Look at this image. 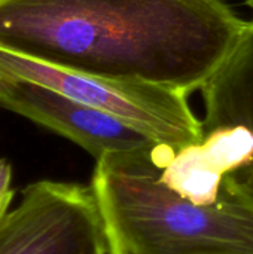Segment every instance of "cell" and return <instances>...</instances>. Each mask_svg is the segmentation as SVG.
Masks as SVG:
<instances>
[{"label":"cell","instance_id":"cell-1","mask_svg":"<svg viewBox=\"0 0 253 254\" xmlns=\"http://www.w3.org/2000/svg\"><path fill=\"white\" fill-rule=\"evenodd\" d=\"M249 22L225 0H0V48L75 71L191 94Z\"/></svg>","mask_w":253,"mask_h":254},{"label":"cell","instance_id":"cell-2","mask_svg":"<svg viewBox=\"0 0 253 254\" xmlns=\"http://www.w3.org/2000/svg\"><path fill=\"white\" fill-rule=\"evenodd\" d=\"M155 149L95 161L89 185L112 254H253V196L237 177L213 204H195L160 180Z\"/></svg>","mask_w":253,"mask_h":254},{"label":"cell","instance_id":"cell-3","mask_svg":"<svg viewBox=\"0 0 253 254\" xmlns=\"http://www.w3.org/2000/svg\"><path fill=\"white\" fill-rule=\"evenodd\" d=\"M0 70L103 110L157 144L179 150L204 140L203 122L192 112L183 92L142 82L92 76L1 48Z\"/></svg>","mask_w":253,"mask_h":254},{"label":"cell","instance_id":"cell-4","mask_svg":"<svg viewBox=\"0 0 253 254\" xmlns=\"http://www.w3.org/2000/svg\"><path fill=\"white\" fill-rule=\"evenodd\" d=\"M0 254H112L91 185L39 180L0 220Z\"/></svg>","mask_w":253,"mask_h":254},{"label":"cell","instance_id":"cell-5","mask_svg":"<svg viewBox=\"0 0 253 254\" xmlns=\"http://www.w3.org/2000/svg\"><path fill=\"white\" fill-rule=\"evenodd\" d=\"M0 107L72 140L95 161L107 155L149 152L158 146L103 110L4 70H0Z\"/></svg>","mask_w":253,"mask_h":254},{"label":"cell","instance_id":"cell-6","mask_svg":"<svg viewBox=\"0 0 253 254\" xmlns=\"http://www.w3.org/2000/svg\"><path fill=\"white\" fill-rule=\"evenodd\" d=\"M204 101V134L221 127H246L253 132V25L200 89ZM253 196V162L234 174Z\"/></svg>","mask_w":253,"mask_h":254},{"label":"cell","instance_id":"cell-7","mask_svg":"<svg viewBox=\"0 0 253 254\" xmlns=\"http://www.w3.org/2000/svg\"><path fill=\"white\" fill-rule=\"evenodd\" d=\"M225 176L206 156L201 143L173 150L160 168V180L195 204H213L222 192Z\"/></svg>","mask_w":253,"mask_h":254},{"label":"cell","instance_id":"cell-8","mask_svg":"<svg viewBox=\"0 0 253 254\" xmlns=\"http://www.w3.org/2000/svg\"><path fill=\"white\" fill-rule=\"evenodd\" d=\"M201 147L225 177L234 176L253 162V132L246 127H221L204 134Z\"/></svg>","mask_w":253,"mask_h":254},{"label":"cell","instance_id":"cell-9","mask_svg":"<svg viewBox=\"0 0 253 254\" xmlns=\"http://www.w3.org/2000/svg\"><path fill=\"white\" fill-rule=\"evenodd\" d=\"M12 189V167L6 159H0V220L9 211V205L13 198Z\"/></svg>","mask_w":253,"mask_h":254},{"label":"cell","instance_id":"cell-10","mask_svg":"<svg viewBox=\"0 0 253 254\" xmlns=\"http://www.w3.org/2000/svg\"><path fill=\"white\" fill-rule=\"evenodd\" d=\"M248 4H249V7L252 9V12H253V0H248ZM251 24L253 25V18H252V21H251Z\"/></svg>","mask_w":253,"mask_h":254}]
</instances>
